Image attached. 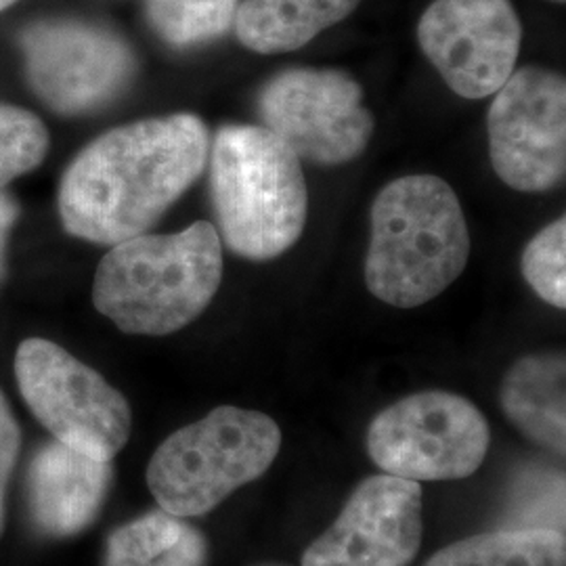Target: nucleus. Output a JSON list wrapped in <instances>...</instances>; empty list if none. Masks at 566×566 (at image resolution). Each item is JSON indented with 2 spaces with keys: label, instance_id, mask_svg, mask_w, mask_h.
Returning a JSON list of instances; mask_svg holds the SVG:
<instances>
[{
  "label": "nucleus",
  "instance_id": "obj_1",
  "mask_svg": "<svg viewBox=\"0 0 566 566\" xmlns=\"http://www.w3.org/2000/svg\"><path fill=\"white\" fill-rule=\"evenodd\" d=\"M208 154V128L193 114L147 118L105 133L63 175V229L102 245L149 233L202 177Z\"/></svg>",
  "mask_w": 566,
  "mask_h": 566
},
{
  "label": "nucleus",
  "instance_id": "obj_2",
  "mask_svg": "<svg viewBox=\"0 0 566 566\" xmlns=\"http://www.w3.org/2000/svg\"><path fill=\"white\" fill-rule=\"evenodd\" d=\"M223 282V245L198 221L172 235L114 243L97 266L95 308L124 334L168 336L196 322Z\"/></svg>",
  "mask_w": 566,
  "mask_h": 566
},
{
  "label": "nucleus",
  "instance_id": "obj_3",
  "mask_svg": "<svg viewBox=\"0 0 566 566\" xmlns=\"http://www.w3.org/2000/svg\"><path fill=\"white\" fill-rule=\"evenodd\" d=\"M470 245L464 210L449 182L434 175L395 179L371 206L367 290L397 308L430 303L464 273Z\"/></svg>",
  "mask_w": 566,
  "mask_h": 566
},
{
  "label": "nucleus",
  "instance_id": "obj_4",
  "mask_svg": "<svg viewBox=\"0 0 566 566\" xmlns=\"http://www.w3.org/2000/svg\"><path fill=\"white\" fill-rule=\"evenodd\" d=\"M210 198L227 248L248 261L282 256L303 235V164L264 126L227 124L208 154Z\"/></svg>",
  "mask_w": 566,
  "mask_h": 566
},
{
  "label": "nucleus",
  "instance_id": "obj_5",
  "mask_svg": "<svg viewBox=\"0 0 566 566\" xmlns=\"http://www.w3.org/2000/svg\"><path fill=\"white\" fill-rule=\"evenodd\" d=\"M282 430L261 411L223 405L182 426L156 449L147 486L164 512L196 518L221 506L275 462Z\"/></svg>",
  "mask_w": 566,
  "mask_h": 566
},
{
  "label": "nucleus",
  "instance_id": "obj_6",
  "mask_svg": "<svg viewBox=\"0 0 566 566\" xmlns=\"http://www.w3.org/2000/svg\"><path fill=\"white\" fill-rule=\"evenodd\" d=\"M491 430L481 409L446 390L409 395L380 411L367 430L371 462L416 483L460 481L485 462Z\"/></svg>",
  "mask_w": 566,
  "mask_h": 566
},
{
  "label": "nucleus",
  "instance_id": "obj_7",
  "mask_svg": "<svg viewBox=\"0 0 566 566\" xmlns=\"http://www.w3.org/2000/svg\"><path fill=\"white\" fill-rule=\"evenodd\" d=\"M15 378L23 401L55 441L107 462L128 443L133 411L124 395L60 344L23 340Z\"/></svg>",
  "mask_w": 566,
  "mask_h": 566
},
{
  "label": "nucleus",
  "instance_id": "obj_8",
  "mask_svg": "<svg viewBox=\"0 0 566 566\" xmlns=\"http://www.w3.org/2000/svg\"><path fill=\"white\" fill-rule=\"evenodd\" d=\"M264 128L303 163L340 166L357 160L374 135L364 91L340 70L292 67L264 82L256 97Z\"/></svg>",
  "mask_w": 566,
  "mask_h": 566
},
{
  "label": "nucleus",
  "instance_id": "obj_9",
  "mask_svg": "<svg viewBox=\"0 0 566 566\" xmlns=\"http://www.w3.org/2000/svg\"><path fill=\"white\" fill-rule=\"evenodd\" d=\"M495 175L523 193L565 179L566 84L556 72L526 65L504 82L486 114Z\"/></svg>",
  "mask_w": 566,
  "mask_h": 566
},
{
  "label": "nucleus",
  "instance_id": "obj_10",
  "mask_svg": "<svg viewBox=\"0 0 566 566\" xmlns=\"http://www.w3.org/2000/svg\"><path fill=\"white\" fill-rule=\"evenodd\" d=\"M28 81L61 114H86L120 97L137 61L114 30L76 20L41 21L23 30Z\"/></svg>",
  "mask_w": 566,
  "mask_h": 566
},
{
  "label": "nucleus",
  "instance_id": "obj_11",
  "mask_svg": "<svg viewBox=\"0 0 566 566\" xmlns=\"http://www.w3.org/2000/svg\"><path fill=\"white\" fill-rule=\"evenodd\" d=\"M418 41L455 95L485 99L512 76L523 25L510 0H434L420 18Z\"/></svg>",
  "mask_w": 566,
  "mask_h": 566
},
{
  "label": "nucleus",
  "instance_id": "obj_12",
  "mask_svg": "<svg viewBox=\"0 0 566 566\" xmlns=\"http://www.w3.org/2000/svg\"><path fill=\"white\" fill-rule=\"evenodd\" d=\"M424 495L392 474L365 479L325 533L304 549L303 566H409L424 537Z\"/></svg>",
  "mask_w": 566,
  "mask_h": 566
},
{
  "label": "nucleus",
  "instance_id": "obj_13",
  "mask_svg": "<svg viewBox=\"0 0 566 566\" xmlns=\"http://www.w3.org/2000/svg\"><path fill=\"white\" fill-rule=\"evenodd\" d=\"M112 479V462L53 439L36 451L28 468L25 493L32 523L53 539L78 535L102 514Z\"/></svg>",
  "mask_w": 566,
  "mask_h": 566
},
{
  "label": "nucleus",
  "instance_id": "obj_14",
  "mask_svg": "<svg viewBox=\"0 0 566 566\" xmlns=\"http://www.w3.org/2000/svg\"><path fill=\"white\" fill-rule=\"evenodd\" d=\"M502 409L528 441L565 455L566 361L563 353H535L512 365L500 390Z\"/></svg>",
  "mask_w": 566,
  "mask_h": 566
},
{
  "label": "nucleus",
  "instance_id": "obj_15",
  "mask_svg": "<svg viewBox=\"0 0 566 566\" xmlns=\"http://www.w3.org/2000/svg\"><path fill=\"white\" fill-rule=\"evenodd\" d=\"M361 0H242L235 32L245 49L275 55L313 41L348 18Z\"/></svg>",
  "mask_w": 566,
  "mask_h": 566
},
{
  "label": "nucleus",
  "instance_id": "obj_16",
  "mask_svg": "<svg viewBox=\"0 0 566 566\" xmlns=\"http://www.w3.org/2000/svg\"><path fill=\"white\" fill-rule=\"evenodd\" d=\"M208 542L187 518L147 512L112 531L103 566H206Z\"/></svg>",
  "mask_w": 566,
  "mask_h": 566
},
{
  "label": "nucleus",
  "instance_id": "obj_17",
  "mask_svg": "<svg viewBox=\"0 0 566 566\" xmlns=\"http://www.w3.org/2000/svg\"><path fill=\"white\" fill-rule=\"evenodd\" d=\"M426 566H566L565 533L546 528L481 533L443 547Z\"/></svg>",
  "mask_w": 566,
  "mask_h": 566
},
{
  "label": "nucleus",
  "instance_id": "obj_18",
  "mask_svg": "<svg viewBox=\"0 0 566 566\" xmlns=\"http://www.w3.org/2000/svg\"><path fill=\"white\" fill-rule=\"evenodd\" d=\"M240 0H145L151 30L175 49L214 41L235 23Z\"/></svg>",
  "mask_w": 566,
  "mask_h": 566
},
{
  "label": "nucleus",
  "instance_id": "obj_19",
  "mask_svg": "<svg viewBox=\"0 0 566 566\" xmlns=\"http://www.w3.org/2000/svg\"><path fill=\"white\" fill-rule=\"evenodd\" d=\"M506 528H546L565 533V474L526 470L510 489Z\"/></svg>",
  "mask_w": 566,
  "mask_h": 566
},
{
  "label": "nucleus",
  "instance_id": "obj_20",
  "mask_svg": "<svg viewBox=\"0 0 566 566\" xmlns=\"http://www.w3.org/2000/svg\"><path fill=\"white\" fill-rule=\"evenodd\" d=\"M49 151V133L32 112L0 105V189L41 166Z\"/></svg>",
  "mask_w": 566,
  "mask_h": 566
},
{
  "label": "nucleus",
  "instance_id": "obj_21",
  "mask_svg": "<svg viewBox=\"0 0 566 566\" xmlns=\"http://www.w3.org/2000/svg\"><path fill=\"white\" fill-rule=\"evenodd\" d=\"M523 275L535 294L556 308L566 306V219L547 224L523 252Z\"/></svg>",
  "mask_w": 566,
  "mask_h": 566
},
{
  "label": "nucleus",
  "instance_id": "obj_22",
  "mask_svg": "<svg viewBox=\"0 0 566 566\" xmlns=\"http://www.w3.org/2000/svg\"><path fill=\"white\" fill-rule=\"evenodd\" d=\"M21 430L11 405L0 392V535L4 528V512H7V489L11 483V474L20 458Z\"/></svg>",
  "mask_w": 566,
  "mask_h": 566
},
{
  "label": "nucleus",
  "instance_id": "obj_23",
  "mask_svg": "<svg viewBox=\"0 0 566 566\" xmlns=\"http://www.w3.org/2000/svg\"><path fill=\"white\" fill-rule=\"evenodd\" d=\"M18 214H20V208H18L15 200L0 189V280H2V273H4V250H7V242H9V233L18 221Z\"/></svg>",
  "mask_w": 566,
  "mask_h": 566
},
{
  "label": "nucleus",
  "instance_id": "obj_24",
  "mask_svg": "<svg viewBox=\"0 0 566 566\" xmlns=\"http://www.w3.org/2000/svg\"><path fill=\"white\" fill-rule=\"evenodd\" d=\"M18 0H0V11H4V9H9L11 4H15Z\"/></svg>",
  "mask_w": 566,
  "mask_h": 566
},
{
  "label": "nucleus",
  "instance_id": "obj_25",
  "mask_svg": "<svg viewBox=\"0 0 566 566\" xmlns=\"http://www.w3.org/2000/svg\"><path fill=\"white\" fill-rule=\"evenodd\" d=\"M560 2H563V0H560Z\"/></svg>",
  "mask_w": 566,
  "mask_h": 566
}]
</instances>
